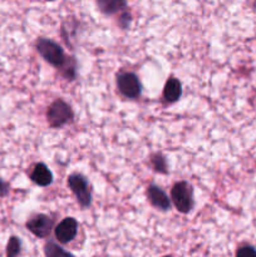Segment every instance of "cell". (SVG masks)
I'll list each match as a JSON object with an SVG mask.
<instances>
[{
    "label": "cell",
    "instance_id": "e0dca14e",
    "mask_svg": "<svg viewBox=\"0 0 256 257\" xmlns=\"http://www.w3.org/2000/svg\"><path fill=\"white\" fill-rule=\"evenodd\" d=\"M47 2H54V0H47Z\"/></svg>",
    "mask_w": 256,
    "mask_h": 257
},
{
    "label": "cell",
    "instance_id": "30bf717a",
    "mask_svg": "<svg viewBox=\"0 0 256 257\" xmlns=\"http://www.w3.org/2000/svg\"><path fill=\"white\" fill-rule=\"evenodd\" d=\"M98 9L104 15H114L127 12V0H97Z\"/></svg>",
    "mask_w": 256,
    "mask_h": 257
},
{
    "label": "cell",
    "instance_id": "4fadbf2b",
    "mask_svg": "<svg viewBox=\"0 0 256 257\" xmlns=\"http://www.w3.org/2000/svg\"><path fill=\"white\" fill-rule=\"evenodd\" d=\"M22 251V241L17 237V236H12L8 241L7 245V256L14 257L18 256Z\"/></svg>",
    "mask_w": 256,
    "mask_h": 257
},
{
    "label": "cell",
    "instance_id": "277c9868",
    "mask_svg": "<svg viewBox=\"0 0 256 257\" xmlns=\"http://www.w3.org/2000/svg\"><path fill=\"white\" fill-rule=\"evenodd\" d=\"M68 185H69L70 190L77 197L79 205L84 208L89 207L90 203H92V197H90L88 181L80 173H73L68 178Z\"/></svg>",
    "mask_w": 256,
    "mask_h": 257
},
{
    "label": "cell",
    "instance_id": "52a82bcc",
    "mask_svg": "<svg viewBox=\"0 0 256 257\" xmlns=\"http://www.w3.org/2000/svg\"><path fill=\"white\" fill-rule=\"evenodd\" d=\"M78 232V222L75 218L67 217L54 228L55 238L60 243H68L74 240Z\"/></svg>",
    "mask_w": 256,
    "mask_h": 257
},
{
    "label": "cell",
    "instance_id": "8992f818",
    "mask_svg": "<svg viewBox=\"0 0 256 257\" xmlns=\"http://www.w3.org/2000/svg\"><path fill=\"white\" fill-rule=\"evenodd\" d=\"M25 226H27L28 230L34 236H37L39 238H45L52 232L54 221L49 216L39 213V215H35L34 217L30 218Z\"/></svg>",
    "mask_w": 256,
    "mask_h": 257
},
{
    "label": "cell",
    "instance_id": "2e32d148",
    "mask_svg": "<svg viewBox=\"0 0 256 257\" xmlns=\"http://www.w3.org/2000/svg\"><path fill=\"white\" fill-rule=\"evenodd\" d=\"M10 186L7 181H4L3 178H0V197H5V196L9 195Z\"/></svg>",
    "mask_w": 256,
    "mask_h": 257
},
{
    "label": "cell",
    "instance_id": "5b68a950",
    "mask_svg": "<svg viewBox=\"0 0 256 257\" xmlns=\"http://www.w3.org/2000/svg\"><path fill=\"white\" fill-rule=\"evenodd\" d=\"M117 85L119 92L124 97L135 99L141 95L142 92V84L141 80L135 73H122L117 77Z\"/></svg>",
    "mask_w": 256,
    "mask_h": 257
},
{
    "label": "cell",
    "instance_id": "7c38bea8",
    "mask_svg": "<svg viewBox=\"0 0 256 257\" xmlns=\"http://www.w3.org/2000/svg\"><path fill=\"white\" fill-rule=\"evenodd\" d=\"M151 165H152L153 170L158 173H162L166 175L168 172L167 170V162H166V158L163 157L161 153H156L151 157Z\"/></svg>",
    "mask_w": 256,
    "mask_h": 257
},
{
    "label": "cell",
    "instance_id": "9a60e30c",
    "mask_svg": "<svg viewBox=\"0 0 256 257\" xmlns=\"http://www.w3.org/2000/svg\"><path fill=\"white\" fill-rule=\"evenodd\" d=\"M236 256H238V257L256 256V248L253 247V246H250V245L242 246V247H240L237 251H236Z\"/></svg>",
    "mask_w": 256,
    "mask_h": 257
},
{
    "label": "cell",
    "instance_id": "9c48e42d",
    "mask_svg": "<svg viewBox=\"0 0 256 257\" xmlns=\"http://www.w3.org/2000/svg\"><path fill=\"white\" fill-rule=\"evenodd\" d=\"M30 180H32L35 185L42 186V187L52 185L53 182L52 171H50L44 163H38V165L34 166L32 173H30Z\"/></svg>",
    "mask_w": 256,
    "mask_h": 257
},
{
    "label": "cell",
    "instance_id": "7a4b0ae2",
    "mask_svg": "<svg viewBox=\"0 0 256 257\" xmlns=\"http://www.w3.org/2000/svg\"><path fill=\"white\" fill-rule=\"evenodd\" d=\"M171 198L176 210L181 213H188L193 208L192 186L186 181L175 183L171 190Z\"/></svg>",
    "mask_w": 256,
    "mask_h": 257
},
{
    "label": "cell",
    "instance_id": "5bb4252c",
    "mask_svg": "<svg viewBox=\"0 0 256 257\" xmlns=\"http://www.w3.org/2000/svg\"><path fill=\"white\" fill-rule=\"evenodd\" d=\"M44 253L48 257H59V256H72V253L63 250L62 247H58L54 242H48L44 247Z\"/></svg>",
    "mask_w": 256,
    "mask_h": 257
},
{
    "label": "cell",
    "instance_id": "ba28073f",
    "mask_svg": "<svg viewBox=\"0 0 256 257\" xmlns=\"http://www.w3.org/2000/svg\"><path fill=\"white\" fill-rule=\"evenodd\" d=\"M148 201L153 207L160 211H168L171 208V201L168 196L157 186L152 185L147 188Z\"/></svg>",
    "mask_w": 256,
    "mask_h": 257
},
{
    "label": "cell",
    "instance_id": "6da1fadb",
    "mask_svg": "<svg viewBox=\"0 0 256 257\" xmlns=\"http://www.w3.org/2000/svg\"><path fill=\"white\" fill-rule=\"evenodd\" d=\"M37 50L45 62L62 70L63 77L69 80L74 79L77 65L75 60L73 58H67L64 50L58 43L47 38H39L37 40Z\"/></svg>",
    "mask_w": 256,
    "mask_h": 257
},
{
    "label": "cell",
    "instance_id": "8fae6325",
    "mask_svg": "<svg viewBox=\"0 0 256 257\" xmlns=\"http://www.w3.org/2000/svg\"><path fill=\"white\" fill-rule=\"evenodd\" d=\"M182 95V85L177 78H170L163 88V98L168 103H175Z\"/></svg>",
    "mask_w": 256,
    "mask_h": 257
},
{
    "label": "cell",
    "instance_id": "3957f363",
    "mask_svg": "<svg viewBox=\"0 0 256 257\" xmlns=\"http://www.w3.org/2000/svg\"><path fill=\"white\" fill-rule=\"evenodd\" d=\"M73 119V110L63 99H55L47 110V120L50 127L58 128Z\"/></svg>",
    "mask_w": 256,
    "mask_h": 257
}]
</instances>
